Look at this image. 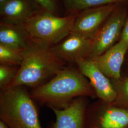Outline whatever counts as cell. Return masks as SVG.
Here are the masks:
<instances>
[{"label":"cell","mask_w":128,"mask_h":128,"mask_svg":"<svg viewBox=\"0 0 128 128\" xmlns=\"http://www.w3.org/2000/svg\"><path fill=\"white\" fill-rule=\"evenodd\" d=\"M91 86L79 70L66 68L52 79L34 88L32 99L56 108L66 106L78 96H92Z\"/></svg>","instance_id":"obj_1"},{"label":"cell","mask_w":128,"mask_h":128,"mask_svg":"<svg viewBox=\"0 0 128 128\" xmlns=\"http://www.w3.org/2000/svg\"><path fill=\"white\" fill-rule=\"evenodd\" d=\"M64 68L63 61L53 53L50 47L30 41L23 51V60L17 73L7 88L23 86L35 88Z\"/></svg>","instance_id":"obj_2"},{"label":"cell","mask_w":128,"mask_h":128,"mask_svg":"<svg viewBox=\"0 0 128 128\" xmlns=\"http://www.w3.org/2000/svg\"><path fill=\"white\" fill-rule=\"evenodd\" d=\"M22 87L0 92V120L8 128H42L32 98Z\"/></svg>","instance_id":"obj_3"},{"label":"cell","mask_w":128,"mask_h":128,"mask_svg":"<svg viewBox=\"0 0 128 128\" xmlns=\"http://www.w3.org/2000/svg\"><path fill=\"white\" fill-rule=\"evenodd\" d=\"M76 17V15H69L61 17L44 11L34 13L20 25L30 41L51 47L70 33Z\"/></svg>","instance_id":"obj_4"},{"label":"cell","mask_w":128,"mask_h":128,"mask_svg":"<svg viewBox=\"0 0 128 128\" xmlns=\"http://www.w3.org/2000/svg\"><path fill=\"white\" fill-rule=\"evenodd\" d=\"M124 11L115 12L92 40L87 58H92L105 53L114 46L124 25Z\"/></svg>","instance_id":"obj_5"},{"label":"cell","mask_w":128,"mask_h":128,"mask_svg":"<svg viewBox=\"0 0 128 128\" xmlns=\"http://www.w3.org/2000/svg\"><path fill=\"white\" fill-rule=\"evenodd\" d=\"M114 4L92 8L82 11L76 15L71 32L92 40L99 31L101 24L112 14Z\"/></svg>","instance_id":"obj_6"},{"label":"cell","mask_w":128,"mask_h":128,"mask_svg":"<svg viewBox=\"0 0 128 128\" xmlns=\"http://www.w3.org/2000/svg\"><path fill=\"white\" fill-rule=\"evenodd\" d=\"M79 71L88 78L98 97L107 102L114 101L117 92L107 77L91 58L81 57L76 60Z\"/></svg>","instance_id":"obj_7"},{"label":"cell","mask_w":128,"mask_h":128,"mask_svg":"<svg viewBox=\"0 0 128 128\" xmlns=\"http://www.w3.org/2000/svg\"><path fill=\"white\" fill-rule=\"evenodd\" d=\"M92 41L78 34L71 32L59 43L50 47V49L60 60L76 63L78 58L87 56Z\"/></svg>","instance_id":"obj_8"},{"label":"cell","mask_w":128,"mask_h":128,"mask_svg":"<svg viewBox=\"0 0 128 128\" xmlns=\"http://www.w3.org/2000/svg\"><path fill=\"white\" fill-rule=\"evenodd\" d=\"M128 48V42L120 40L105 53L92 59L107 77L119 79Z\"/></svg>","instance_id":"obj_9"},{"label":"cell","mask_w":128,"mask_h":128,"mask_svg":"<svg viewBox=\"0 0 128 128\" xmlns=\"http://www.w3.org/2000/svg\"><path fill=\"white\" fill-rule=\"evenodd\" d=\"M56 116L53 128H83L85 104L76 98L63 109L51 107Z\"/></svg>","instance_id":"obj_10"},{"label":"cell","mask_w":128,"mask_h":128,"mask_svg":"<svg viewBox=\"0 0 128 128\" xmlns=\"http://www.w3.org/2000/svg\"><path fill=\"white\" fill-rule=\"evenodd\" d=\"M34 14L28 0H8L0 6V14L4 22L21 25Z\"/></svg>","instance_id":"obj_11"},{"label":"cell","mask_w":128,"mask_h":128,"mask_svg":"<svg viewBox=\"0 0 128 128\" xmlns=\"http://www.w3.org/2000/svg\"><path fill=\"white\" fill-rule=\"evenodd\" d=\"M30 42L23 27L6 22L0 24V44L24 50Z\"/></svg>","instance_id":"obj_12"},{"label":"cell","mask_w":128,"mask_h":128,"mask_svg":"<svg viewBox=\"0 0 128 128\" xmlns=\"http://www.w3.org/2000/svg\"><path fill=\"white\" fill-rule=\"evenodd\" d=\"M99 124L100 128H126L128 126V110L108 109L100 117Z\"/></svg>","instance_id":"obj_13"},{"label":"cell","mask_w":128,"mask_h":128,"mask_svg":"<svg viewBox=\"0 0 128 128\" xmlns=\"http://www.w3.org/2000/svg\"><path fill=\"white\" fill-rule=\"evenodd\" d=\"M124 0H63L66 10L70 15H76L86 10L114 4Z\"/></svg>","instance_id":"obj_14"},{"label":"cell","mask_w":128,"mask_h":128,"mask_svg":"<svg viewBox=\"0 0 128 128\" xmlns=\"http://www.w3.org/2000/svg\"><path fill=\"white\" fill-rule=\"evenodd\" d=\"M24 50L0 44V63L19 67L23 60Z\"/></svg>","instance_id":"obj_15"},{"label":"cell","mask_w":128,"mask_h":128,"mask_svg":"<svg viewBox=\"0 0 128 128\" xmlns=\"http://www.w3.org/2000/svg\"><path fill=\"white\" fill-rule=\"evenodd\" d=\"M19 67L0 65V88L3 90L9 86L17 73Z\"/></svg>","instance_id":"obj_16"},{"label":"cell","mask_w":128,"mask_h":128,"mask_svg":"<svg viewBox=\"0 0 128 128\" xmlns=\"http://www.w3.org/2000/svg\"><path fill=\"white\" fill-rule=\"evenodd\" d=\"M36 1L44 11L55 14L56 8L55 0H36Z\"/></svg>","instance_id":"obj_17"},{"label":"cell","mask_w":128,"mask_h":128,"mask_svg":"<svg viewBox=\"0 0 128 128\" xmlns=\"http://www.w3.org/2000/svg\"><path fill=\"white\" fill-rule=\"evenodd\" d=\"M120 40L128 43V18L124 25V28L122 33Z\"/></svg>","instance_id":"obj_18"},{"label":"cell","mask_w":128,"mask_h":128,"mask_svg":"<svg viewBox=\"0 0 128 128\" xmlns=\"http://www.w3.org/2000/svg\"><path fill=\"white\" fill-rule=\"evenodd\" d=\"M124 90L126 94L128 96V78L126 80L124 84Z\"/></svg>","instance_id":"obj_19"},{"label":"cell","mask_w":128,"mask_h":128,"mask_svg":"<svg viewBox=\"0 0 128 128\" xmlns=\"http://www.w3.org/2000/svg\"><path fill=\"white\" fill-rule=\"evenodd\" d=\"M0 128H8V127L6 126V125L2 122L0 120Z\"/></svg>","instance_id":"obj_20"},{"label":"cell","mask_w":128,"mask_h":128,"mask_svg":"<svg viewBox=\"0 0 128 128\" xmlns=\"http://www.w3.org/2000/svg\"><path fill=\"white\" fill-rule=\"evenodd\" d=\"M8 0H0V6L4 4L5 2H7Z\"/></svg>","instance_id":"obj_21"},{"label":"cell","mask_w":128,"mask_h":128,"mask_svg":"<svg viewBox=\"0 0 128 128\" xmlns=\"http://www.w3.org/2000/svg\"></svg>","instance_id":"obj_22"}]
</instances>
